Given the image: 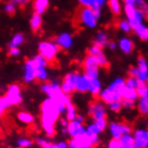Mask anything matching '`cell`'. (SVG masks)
<instances>
[{
    "label": "cell",
    "instance_id": "7bdbcfd3",
    "mask_svg": "<svg viewBox=\"0 0 148 148\" xmlns=\"http://www.w3.org/2000/svg\"><path fill=\"white\" fill-rule=\"evenodd\" d=\"M103 49L100 46H97V45H91L90 47L88 48V54L92 56H99L101 54H103Z\"/></svg>",
    "mask_w": 148,
    "mask_h": 148
},
{
    "label": "cell",
    "instance_id": "f546056e",
    "mask_svg": "<svg viewBox=\"0 0 148 148\" xmlns=\"http://www.w3.org/2000/svg\"><path fill=\"white\" fill-rule=\"evenodd\" d=\"M136 106H137L138 112H140V114L147 116L148 115V99L147 98H138Z\"/></svg>",
    "mask_w": 148,
    "mask_h": 148
},
{
    "label": "cell",
    "instance_id": "d6986e66",
    "mask_svg": "<svg viewBox=\"0 0 148 148\" xmlns=\"http://www.w3.org/2000/svg\"><path fill=\"white\" fill-rule=\"evenodd\" d=\"M118 47H119V49L123 53V54L129 55V54H131V53L133 52L134 44H133V42H132V40H131V39L125 37V38H121V39L119 40Z\"/></svg>",
    "mask_w": 148,
    "mask_h": 148
},
{
    "label": "cell",
    "instance_id": "d6a6232c",
    "mask_svg": "<svg viewBox=\"0 0 148 148\" xmlns=\"http://www.w3.org/2000/svg\"><path fill=\"white\" fill-rule=\"evenodd\" d=\"M25 41V37L23 34H14V37L12 38V40L9 43V48L13 47H18L19 45H22Z\"/></svg>",
    "mask_w": 148,
    "mask_h": 148
},
{
    "label": "cell",
    "instance_id": "bcb514c9",
    "mask_svg": "<svg viewBox=\"0 0 148 148\" xmlns=\"http://www.w3.org/2000/svg\"><path fill=\"white\" fill-rule=\"evenodd\" d=\"M69 120L67 118H63L60 120L59 122V128H60V132L62 135H66L68 134V126H69Z\"/></svg>",
    "mask_w": 148,
    "mask_h": 148
},
{
    "label": "cell",
    "instance_id": "277c9868",
    "mask_svg": "<svg viewBox=\"0 0 148 148\" xmlns=\"http://www.w3.org/2000/svg\"><path fill=\"white\" fill-rule=\"evenodd\" d=\"M38 48H39V54L43 56L48 62H52L56 59L60 49L55 41H43L39 44Z\"/></svg>",
    "mask_w": 148,
    "mask_h": 148
},
{
    "label": "cell",
    "instance_id": "ee69618b",
    "mask_svg": "<svg viewBox=\"0 0 148 148\" xmlns=\"http://www.w3.org/2000/svg\"><path fill=\"white\" fill-rule=\"evenodd\" d=\"M4 12L9 15H13L16 11V4L13 3V2H7V3L4 4V8H3Z\"/></svg>",
    "mask_w": 148,
    "mask_h": 148
},
{
    "label": "cell",
    "instance_id": "ab89813d",
    "mask_svg": "<svg viewBox=\"0 0 148 148\" xmlns=\"http://www.w3.org/2000/svg\"><path fill=\"white\" fill-rule=\"evenodd\" d=\"M141 82L138 81L136 77H133V76H129V77L126 79V85L130 88H134L137 89L140 86H141Z\"/></svg>",
    "mask_w": 148,
    "mask_h": 148
},
{
    "label": "cell",
    "instance_id": "603a6c76",
    "mask_svg": "<svg viewBox=\"0 0 148 148\" xmlns=\"http://www.w3.org/2000/svg\"><path fill=\"white\" fill-rule=\"evenodd\" d=\"M17 119L19 122H22L24 125H32L34 122V117L32 114H30L29 112L22 111L17 113Z\"/></svg>",
    "mask_w": 148,
    "mask_h": 148
},
{
    "label": "cell",
    "instance_id": "9f6ffc18",
    "mask_svg": "<svg viewBox=\"0 0 148 148\" xmlns=\"http://www.w3.org/2000/svg\"><path fill=\"white\" fill-rule=\"evenodd\" d=\"M108 46V48H110L111 51H115V49L117 48V46H118V44H116L115 42H110Z\"/></svg>",
    "mask_w": 148,
    "mask_h": 148
},
{
    "label": "cell",
    "instance_id": "7a4b0ae2",
    "mask_svg": "<svg viewBox=\"0 0 148 148\" xmlns=\"http://www.w3.org/2000/svg\"><path fill=\"white\" fill-rule=\"evenodd\" d=\"M41 90L49 99H52L53 101H55L57 103L61 114L66 113L68 104L70 103L71 100L69 95H67L61 88V83H58V82H45L41 86Z\"/></svg>",
    "mask_w": 148,
    "mask_h": 148
},
{
    "label": "cell",
    "instance_id": "9c48e42d",
    "mask_svg": "<svg viewBox=\"0 0 148 148\" xmlns=\"http://www.w3.org/2000/svg\"><path fill=\"white\" fill-rule=\"evenodd\" d=\"M79 75V72H70L66 74V76L63 77L61 82V88L67 95H71L72 92L76 91V84Z\"/></svg>",
    "mask_w": 148,
    "mask_h": 148
},
{
    "label": "cell",
    "instance_id": "b9f144b4",
    "mask_svg": "<svg viewBox=\"0 0 148 148\" xmlns=\"http://www.w3.org/2000/svg\"><path fill=\"white\" fill-rule=\"evenodd\" d=\"M137 92L140 98H147L148 99V84L147 83H142L141 86L137 88Z\"/></svg>",
    "mask_w": 148,
    "mask_h": 148
},
{
    "label": "cell",
    "instance_id": "83f0119b",
    "mask_svg": "<svg viewBox=\"0 0 148 148\" xmlns=\"http://www.w3.org/2000/svg\"><path fill=\"white\" fill-rule=\"evenodd\" d=\"M41 26H42V17H41V14L34 13V14L31 16V19H30V27H31V30H32V31H38V30H40Z\"/></svg>",
    "mask_w": 148,
    "mask_h": 148
},
{
    "label": "cell",
    "instance_id": "ac0fdd59",
    "mask_svg": "<svg viewBox=\"0 0 148 148\" xmlns=\"http://www.w3.org/2000/svg\"><path fill=\"white\" fill-rule=\"evenodd\" d=\"M129 76L136 77L141 83H148V71H142L138 67H131L128 71Z\"/></svg>",
    "mask_w": 148,
    "mask_h": 148
},
{
    "label": "cell",
    "instance_id": "4316f807",
    "mask_svg": "<svg viewBox=\"0 0 148 148\" xmlns=\"http://www.w3.org/2000/svg\"><path fill=\"white\" fill-rule=\"evenodd\" d=\"M119 141H120V143H121L122 147L123 148H134L135 147V140H134V136L131 133L123 135Z\"/></svg>",
    "mask_w": 148,
    "mask_h": 148
},
{
    "label": "cell",
    "instance_id": "8992f818",
    "mask_svg": "<svg viewBox=\"0 0 148 148\" xmlns=\"http://www.w3.org/2000/svg\"><path fill=\"white\" fill-rule=\"evenodd\" d=\"M4 99L7 102L10 104V106H17L23 102V95H22V88L17 84H11L8 87Z\"/></svg>",
    "mask_w": 148,
    "mask_h": 148
},
{
    "label": "cell",
    "instance_id": "6f0895ef",
    "mask_svg": "<svg viewBox=\"0 0 148 148\" xmlns=\"http://www.w3.org/2000/svg\"><path fill=\"white\" fill-rule=\"evenodd\" d=\"M96 2L98 5H100L101 7V5H103V4L106 2V0H96Z\"/></svg>",
    "mask_w": 148,
    "mask_h": 148
},
{
    "label": "cell",
    "instance_id": "680465c9",
    "mask_svg": "<svg viewBox=\"0 0 148 148\" xmlns=\"http://www.w3.org/2000/svg\"><path fill=\"white\" fill-rule=\"evenodd\" d=\"M78 120V121H81V122H84V120H85V118L82 116V115H78L77 116V118H76Z\"/></svg>",
    "mask_w": 148,
    "mask_h": 148
},
{
    "label": "cell",
    "instance_id": "f35d334b",
    "mask_svg": "<svg viewBox=\"0 0 148 148\" xmlns=\"http://www.w3.org/2000/svg\"><path fill=\"white\" fill-rule=\"evenodd\" d=\"M16 143H17V146H21V147H24V148H28L30 146H32V144H34L32 140L26 136H22L19 137V138H17Z\"/></svg>",
    "mask_w": 148,
    "mask_h": 148
},
{
    "label": "cell",
    "instance_id": "c3c4849f",
    "mask_svg": "<svg viewBox=\"0 0 148 148\" xmlns=\"http://www.w3.org/2000/svg\"><path fill=\"white\" fill-rule=\"evenodd\" d=\"M9 108H10V104L8 103L7 100L4 99V97L2 96L1 98H0V114L3 115L4 112L7 111Z\"/></svg>",
    "mask_w": 148,
    "mask_h": 148
},
{
    "label": "cell",
    "instance_id": "f6af8a7d",
    "mask_svg": "<svg viewBox=\"0 0 148 148\" xmlns=\"http://www.w3.org/2000/svg\"><path fill=\"white\" fill-rule=\"evenodd\" d=\"M137 67L142 71H148V62L143 56H140L137 58Z\"/></svg>",
    "mask_w": 148,
    "mask_h": 148
},
{
    "label": "cell",
    "instance_id": "d4e9b609",
    "mask_svg": "<svg viewBox=\"0 0 148 148\" xmlns=\"http://www.w3.org/2000/svg\"><path fill=\"white\" fill-rule=\"evenodd\" d=\"M49 4V0H34V11L38 14H43L48 8Z\"/></svg>",
    "mask_w": 148,
    "mask_h": 148
},
{
    "label": "cell",
    "instance_id": "8d00e7d4",
    "mask_svg": "<svg viewBox=\"0 0 148 148\" xmlns=\"http://www.w3.org/2000/svg\"><path fill=\"white\" fill-rule=\"evenodd\" d=\"M118 28L121 30V31L126 32V34H129V32H131V31L133 30L131 23H130L128 19H121V21H119L118 22Z\"/></svg>",
    "mask_w": 148,
    "mask_h": 148
},
{
    "label": "cell",
    "instance_id": "6125c7cd",
    "mask_svg": "<svg viewBox=\"0 0 148 148\" xmlns=\"http://www.w3.org/2000/svg\"><path fill=\"white\" fill-rule=\"evenodd\" d=\"M134 148H136V147H134Z\"/></svg>",
    "mask_w": 148,
    "mask_h": 148
},
{
    "label": "cell",
    "instance_id": "4fadbf2b",
    "mask_svg": "<svg viewBox=\"0 0 148 148\" xmlns=\"http://www.w3.org/2000/svg\"><path fill=\"white\" fill-rule=\"evenodd\" d=\"M136 148H148V129H136L134 131Z\"/></svg>",
    "mask_w": 148,
    "mask_h": 148
},
{
    "label": "cell",
    "instance_id": "9a60e30c",
    "mask_svg": "<svg viewBox=\"0 0 148 148\" xmlns=\"http://www.w3.org/2000/svg\"><path fill=\"white\" fill-rule=\"evenodd\" d=\"M57 45L62 49H69L73 45V37L69 32H62L55 39Z\"/></svg>",
    "mask_w": 148,
    "mask_h": 148
},
{
    "label": "cell",
    "instance_id": "91938a15",
    "mask_svg": "<svg viewBox=\"0 0 148 148\" xmlns=\"http://www.w3.org/2000/svg\"><path fill=\"white\" fill-rule=\"evenodd\" d=\"M11 148H24V147H21V146H15V147H11Z\"/></svg>",
    "mask_w": 148,
    "mask_h": 148
},
{
    "label": "cell",
    "instance_id": "e575fe53",
    "mask_svg": "<svg viewBox=\"0 0 148 148\" xmlns=\"http://www.w3.org/2000/svg\"><path fill=\"white\" fill-rule=\"evenodd\" d=\"M86 132L91 136H96V135H99L102 132V130L98 127L96 122H91V123L86 126Z\"/></svg>",
    "mask_w": 148,
    "mask_h": 148
},
{
    "label": "cell",
    "instance_id": "f5cc1de1",
    "mask_svg": "<svg viewBox=\"0 0 148 148\" xmlns=\"http://www.w3.org/2000/svg\"><path fill=\"white\" fill-rule=\"evenodd\" d=\"M19 54H21V51L18 47L9 48V55L12 57H17V56H19Z\"/></svg>",
    "mask_w": 148,
    "mask_h": 148
},
{
    "label": "cell",
    "instance_id": "e0dca14e",
    "mask_svg": "<svg viewBox=\"0 0 148 148\" xmlns=\"http://www.w3.org/2000/svg\"><path fill=\"white\" fill-rule=\"evenodd\" d=\"M89 86H90V77H88L85 73H81L76 84V91L81 93L89 92Z\"/></svg>",
    "mask_w": 148,
    "mask_h": 148
},
{
    "label": "cell",
    "instance_id": "3957f363",
    "mask_svg": "<svg viewBox=\"0 0 148 148\" xmlns=\"http://www.w3.org/2000/svg\"><path fill=\"white\" fill-rule=\"evenodd\" d=\"M99 135L91 136L87 132L76 137H71L69 143V148H93L99 144Z\"/></svg>",
    "mask_w": 148,
    "mask_h": 148
},
{
    "label": "cell",
    "instance_id": "2e32d148",
    "mask_svg": "<svg viewBox=\"0 0 148 148\" xmlns=\"http://www.w3.org/2000/svg\"><path fill=\"white\" fill-rule=\"evenodd\" d=\"M100 99L105 104H110L111 102H114V101H117V100H122L121 97L119 96L118 93L113 91L110 87L102 89V91L100 93Z\"/></svg>",
    "mask_w": 148,
    "mask_h": 148
},
{
    "label": "cell",
    "instance_id": "7dc6e473",
    "mask_svg": "<svg viewBox=\"0 0 148 148\" xmlns=\"http://www.w3.org/2000/svg\"><path fill=\"white\" fill-rule=\"evenodd\" d=\"M97 58V60H98V62H99V66L102 68H106L108 66V58H106V56H105V54H101V55L99 56H95Z\"/></svg>",
    "mask_w": 148,
    "mask_h": 148
},
{
    "label": "cell",
    "instance_id": "94428289",
    "mask_svg": "<svg viewBox=\"0 0 148 148\" xmlns=\"http://www.w3.org/2000/svg\"><path fill=\"white\" fill-rule=\"evenodd\" d=\"M146 129H148V120H147V122H146Z\"/></svg>",
    "mask_w": 148,
    "mask_h": 148
},
{
    "label": "cell",
    "instance_id": "52a82bcc",
    "mask_svg": "<svg viewBox=\"0 0 148 148\" xmlns=\"http://www.w3.org/2000/svg\"><path fill=\"white\" fill-rule=\"evenodd\" d=\"M125 13H126L127 19L131 23L132 28L144 23V19L146 18L144 12L142 11L141 9H138L136 5H126Z\"/></svg>",
    "mask_w": 148,
    "mask_h": 148
},
{
    "label": "cell",
    "instance_id": "6da1fadb",
    "mask_svg": "<svg viewBox=\"0 0 148 148\" xmlns=\"http://www.w3.org/2000/svg\"><path fill=\"white\" fill-rule=\"evenodd\" d=\"M58 105L52 99H45L41 104V128L46 136L52 137L56 134V122L60 117Z\"/></svg>",
    "mask_w": 148,
    "mask_h": 148
},
{
    "label": "cell",
    "instance_id": "44dd1931",
    "mask_svg": "<svg viewBox=\"0 0 148 148\" xmlns=\"http://www.w3.org/2000/svg\"><path fill=\"white\" fill-rule=\"evenodd\" d=\"M108 43H110L108 34L105 31H99L96 34V38L93 40V45L100 46V47H105V46L108 45Z\"/></svg>",
    "mask_w": 148,
    "mask_h": 148
},
{
    "label": "cell",
    "instance_id": "5bb4252c",
    "mask_svg": "<svg viewBox=\"0 0 148 148\" xmlns=\"http://www.w3.org/2000/svg\"><path fill=\"white\" fill-rule=\"evenodd\" d=\"M86 133V127L84 126V122L78 121L77 119L72 120L69 122L68 126V134L71 137H76L78 135Z\"/></svg>",
    "mask_w": 148,
    "mask_h": 148
},
{
    "label": "cell",
    "instance_id": "5b68a950",
    "mask_svg": "<svg viewBox=\"0 0 148 148\" xmlns=\"http://www.w3.org/2000/svg\"><path fill=\"white\" fill-rule=\"evenodd\" d=\"M78 19L82 25H84L87 28H95L98 24L99 15L91 8L83 7L78 13Z\"/></svg>",
    "mask_w": 148,
    "mask_h": 148
},
{
    "label": "cell",
    "instance_id": "7402d4cb",
    "mask_svg": "<svg viewBox=\"0 0 148 148\" xmlns=\"http://www.w3.org/2000/svg\"><path fill=\"white\" fill-rule=\"evenodd\" d=\"M101 91H102V84L101 81L98 77L90 78V86H89V92L92 96L97 97L100 96Z\"/></svg>",
    "mask_w": 148,
    "mask_h": 148
},
{
    "label": "cell",
    "instance_id": "60d3db41",
    "mask_svg": "<svg viewBox=\"0 0 148 148\" xmlns=\"http://www.w3.org/2000/svg\"><path fill=\"white\" fill-rule=\"evenodd\" d=\"M108 105L110 111L114 112V113H118V112L121 111V108H123L121 100H117V101H114V102H111V103L108 104Z\"/></svg>",
    "mask_w": 148,
    "mask_h": 148
},
{
    "label": "cell",
    "instance_id": "8fae6325",
    "mask_svg": "<svg viewBox=\"0 0 148 148\" xmlns=\"http://www.w3.org/2000/svg\"><path fill=\"white\" fill-rule=\"evenodd\" d=\"M83 67H84V71L85 74L90 78L98 77L99 76V62L95 56L89 55L85 58L84 62H83Z\"/></svg>",
    "mask_w": 148,
    "mask_h": 148
},
{
    "label": "cell",
    "instance_id": "f907efd6",
    "mask_svg": "<svg viewBox=\"0 0 148 148\" xmlns=\"http://www.w3.org/2000/svg\"><path fill=\"white\" fill-rule=\"evenodd\" d=\"M108 148H123L122 147L121 143L119 140H116V138H112L111 141L108 142Z\"/></svg>",
    "mask_w": 148,
    "mask_h": 148
},
{
    "label": "cell",
    "instance_id": "4dcf8cb0",
    "mask_svg": "<svg viewBox=\"0 0 148 148\" xmlns=\"http://www.w3.org/2000/svg\"><path fill=\"white\" fill-rule=\"evenodd\" d=\"M108 8L114 15H119L121 13V2L120 0H108Z\"/></svg>",
    "mask_w": 148,
    "mask_h": 148
},
{
    "label": "cell",
    "instance_id": "d590c367",
    "mask_svg": "<svg viewBox=\"0 0 148 148\" xmlns=\"http://www.w3.org/2000/svg\"><path fill=\"white\" fill-rule=\"evenodd\" d=\"M37 79L43 83L48 81V72L46 70V67L37 68Z\"/></svg>",
    "mask_w": 148,
    "mask_h": 148
},
{
    "label": "cell",
    "instance_id": "1f68e13d",
    "mask_svg": "<svg viewBox=\"0 0 148 148\" xmlns=\"http://www.w3.org/2000/svg\"><path fill=\"white\" fill-rule=\"evenodd\" d=\"M77 111H76V108L74 106L73 104L69 103L67 106V111H66V118L69 120V121H72V120H75V119L77 118Z\"/></svg>",
    "mask_w": 148,
    "mask_h": 148
},
{
    "label": "cell",
    "instance_id": "74e56055",
    "mask_svg": "<svg viewBox=\"0 0 148 148\" xmlns=\"http://www.w3.org/2000/svg\"><path fill=\"white\" fill-rule=\"evenodd\" d=\"M32 59V61H34V66H36V68H40V67H47L48 66V61L46 59H45L43 56H41L40 54L37 56H34V58H31Z\"/></svg>",
    "mask_w": 148,
    "mask_h": 148
},
{
    "label": "cell",
    "instance_id": "681fc988",
    "mask_svg": "<svg viewBox=\"0 0 148 148\" xmlns=\"http://www.w3.org/2000/svg\"><path fill=\"white\" fill-rule=\"evenodd\" d=\"M122 105H123V108L126 110H132L135 106V101L133 100H129V99H122Z\"/></svg>",
    "mask_w": 148,
    "mask_h": 148
},
{
    "label": "cell",
    "instance_id": "ffe728a7",
    "mask_svg": "<svg viewBox=\"0 0 148 148\" xmlns=\"http://www.w3.org/2000/svg\"><path fill=\"white\" fill-rule=\"evenodd\" d=\"M126 79H123L121 77H117L115 78L114 81L112 82L111 84L108 85V87L115 91L116 93H118L119 96L122 98V92H123V90L126 88Z\"/></svg>",
    "mask_w": 148,
    "mask_h": 148
},
{
    "label": "cell",
    "instance_id": "7c38bea8",
    "mask_svg": "<svg viewBox=\"0 0 148 148\" xmlns=\"http://www.w3.org/2000/svg\"><path fill=\"white\" fill-rule=\"evenodd\" d=\"M23 79L25 83L29 84L34 79H37V68L34 66L32 59H28L24 66V73H23Z\"/></svg>",
    "mask_w": 148,
    "mask_h": 148
},
{
    "label": "cell",
    "instance_id": "ba28073f",
    "mask_svg": "<svg viewBox=\"0 0 148 148\" xmlns=\"http://www.w3.org/2000/svg\"><path fill=\"white\" fill-rule=\"evenodd\" d=\"M102 101H93L89 104L88 114L93 119V121L106 118V108Z\"/></svg>",
    "mask_w": 148,
    "mask_h": 148
},
{
    "label": "cell",
    "instance_id": "836d02e7",
    "mask_svg": "<svg viewBox=\"0 0 148 148\" xmlns=\"http://www.w3.org/2000/svg\"><path fill=\"white\" fill-rule=\"evenodd\" d=\"M36 144L40 148H49L53 143L49 136H38L36 138Z\"/></svg>",
    "mask_w": 148,
    "mask_h": 148
},
{
    "label": "cell",
    "instance_id": "484cf974",
    "mask_svg": "<svg viewBox=\"0 0 148 148\" xmlns=\"http://www.w3.org/2000/svg\"><path fill=\"white\" fill-rule=\"evenodd\" d=\"M140 98L138 92H137V89L130 88L128 86H126V88L122 92V99H129V100L136 101Z\"/></svg>",
    "mask_w": 148,
    "mask_h": 148
},
{
    "label": "cell",
    "instance_id": "11a10c76",
    "mask_svg": "<svg viewBox=\"0 0 148 148\" xmlns=\"http://www.w3.org/2000/svg\"><path fill=\"white\" fill-rule=\"evenodd\" d=\"M10 1L15 3L16 5H25V4H27L29 2L30 0H10Z\"/></svg>",
    "mask_w": 148,
    "mask_h": 148
},
{
    "label": "cell",
    "instance_id": "db71d44e",
    "mask_svg": "<svg viewBox=\"0 0 148 148\" xmlns=\"http://www.w3.org/2000/svg\"><path fill=\"white\" fill-rule=\"evenodd\" d=\"M126 5H137L142 0H122Z\"/></svg>",
    "mask_w": 148,
    "mask_h": 148
},
{
    "label": "cell",
    "instance_id": "816d5d0a",
    "mask_svg": "<svg viewBox=\"0 0 148 148\" xmlns=\"http://www.w3.org/2000/svg\"><path fill=\"white\" fill-rule=\"evenodd\" d=\"M49 148H69V143L63 141L58 142V143H53Z\"/></svg>",
    "mask_w": 148,
    "mask_h": 148
},
{
    "label": "cell",
    "instance_id": "cb8c5ba5",
    "mask_svg": "<svg viewBox=\"0 0 148 148\" xmlns=\"http://www.w3.org/2000/svg\"><path fill=\"white\" fill-rule=\"evenodd\" d=\"M133 31L135 32L137 37L142 39V40H145L147 41V38H148V27L145 25L144 23H142L140 25H137V26L133 27Z\"/></svg>",
    "mask_w": 148,
    "mask_h": 148
},
{
    "label": "cell",
    "instance_id": "f1b7e54d",
    "mask_svg": "<svg viewBox=\"0 0 148 148\" xmlns=\"http://www.w3.org/2000/svg\"><path fill=\"white\" fill-rule=\"evenodd\" d=\"M78 2L83 5V7H86V8H91L93 11L96 12L97 14L100 16V13H101V7L100 5H98L96 2V0H78Z\"/></svg>",
    "mask_w": 148,
    "mask_h": 148
},
{
    "label": "cell",
    "instance_id": "30bf717a",
    "mask_svg": "<svg viewBox=\"0 0 148 148\" xmlns=\"http://www.w3.org/2000/svg\"><path fill=\"white\" fill-rule=\"evenodd\" d=\"M108 131H110V134L113 138L120 140L123 135L131 133L132 130H131V127L127 123L114 121L108 125Z\"/></svg>",
    "mask_w": 148,
    "mask_h": 148
}]
</instances>
